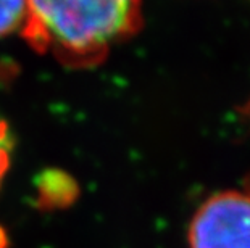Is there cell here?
<instances>
[{
  "label": "cell",
  "instance_id": "obj_5",
  "mask_svg": "<svg viewBox=\"0 0 250 248\" xmlns=\"http://www.w3.org/2000/svg\"><path fill=\"white\" fill-rule=\"evenodd\" d=\"M13 145L15 144H13V135L12 131H10V126L3 119V116L0 114V184H2V179L10 168Z\"/></svg>",
  "mask_w": 250,
  "mask_h": 248
},
{
  "label": "cell",
  "instance_id": "obj_3",
  "mask_svg": "<svg viewBox=\"0 0 250 248\" xmlns=\"http://www.w3.org/2000/svg\"><path fill=\"white\" fill-rule=\"evenodd\" d=\"M41 198L47 203V207H62L71 202L73 198V179L65 172H47L41 177L39 186Z\"/></svg>",
  "mask_w": 250,
  "mask_h": 248
},
{
  "label": "cell",
  "instance_id": "obj_4",
  "mask_svg": "<svg viewBox=\"0 0 250 248\" xmlns=\"http://www.w3.org/2000/svg\"><path fill=\"white\" fill-rule=\"evenodd\" d=\"M28 0H0V38L23 29Z\"/></svg>",
  "mask_w": 250,
  "mask_h": 248
},
{
  "label": "cell",
  "instance_id": "obj_1",
  "mask_svg": "<svg viewBox=\"0 0 250 248\" xmlns=\"http://www.w3.org/2000/svg\"><path fill=\"white\" fill-rule=\"evenodd\" d=\"M142 24V0H28L21 36L73 68L95 66Z\"/></svg>",
  "mask_w": 250,
  "mask_h": 248
},
{
  "label": "cell",
  "instance_id": "obj_2",
  "mask_svg": "<svg viewBox=\"0 0 250 248\" xmlns=\"http://www.w3.org/2000/svg\"><path fill=\"white\" fill-rule=\"evenodd\" d=\"M190 248H250V195L223 192L199 208L189 228Z\"/></svg>",
  "mask_w": 250,
  "mask_h": 248
}]
</instances>
